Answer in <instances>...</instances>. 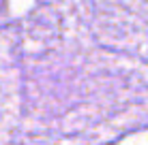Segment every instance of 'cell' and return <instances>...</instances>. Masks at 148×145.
Segmentation results:
<instances>
[{"label": "cell", "instance_id": "cell-1", "mask_svg": "<svg viewBox=\"0 0 148 145\" xmlns=\"http://www.w3.org/2000/svg\"><path fill=\"white\" fill-rule=\"evenodd\" d=\"M2 9H4V0H0V13H2Z\"/></svg>", "mask_w": 148, "mask_h": 145}]
</instances>
